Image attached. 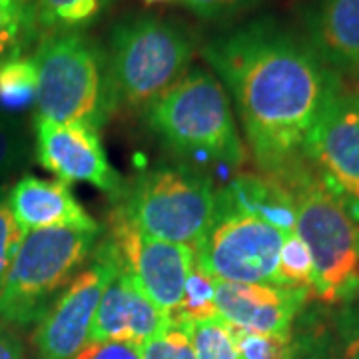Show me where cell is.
Wrapping results in <instances>:
<instances>
[{
  "label": "cell",
  "mask_w": 359,
  "mask_h": 359,
  "mask_svg": "<svg viewBox=\"0 0 359 359\" xmlns=\"http://www.w3.org/2000/svg\"><path fill=\"white\" fill-rule=\"evenodd\" d=\"M202 56L236 104L248 146L266 174L302 158L309 130L341 86L308 42L273 18L233 26L210 40Z\"/></svg>",
  "instance_id": "obj_1"
},
{
  "label": "cell",
  "mask_w": 359,
  "mask_h": 359,
  "mask_svg": "<svg viewBox=\"0 0 359 359\" xmlns=\"http://www.w3.org/2000/svg\"><path fill=\"white\" fill-rule=\"evenodd\" d=\"M144 122L180 158L226 166H240L245 160L230 96L205 68H190L172 88L146 106Z\"/></svg>",
  "instance_id": "obj_2"
},
{
  "label": "cell",
  "mask_w": 359,
  "mask_h": 359,
  "mask_svg": "<svg viewBox=\"0 0 359 359\" xmlns=\"http://www.w3.org/2000/svg\"><path fill=\"white\" fill-rule=\"evenodd\" d=\"M278 176L294 196L295 233L313 262V295L346 306L359 297V224L302 158Z\"/></svg>",
  "instance_id": "obj_3"
},
{
  "label": "cell",
  "mask_w": 359,
  "mask_h": 359,
  "mask_svg": "<svg viewBox=\"0 0 359 359\" xmlns=\"http://www.w3.org/2000/svg\"><path fill=\"white\" fill-rule=\"evenodd\" d=\"M196 52L194 32L180 20L128 14L108 34L106 66L118 108H146L184 76Z\"/></svg>",
  "instance_id": "obj_4"
},
{
  "label": "cell",
  "mask_w": 359,
  "mask_h": 359,
  "mask_svg": "<svg viewBox=\"0 0 359 359\" xmlns=\"http://www.w3.org/2000/svg\"><path fill=\"white\" fill-rule=\"evenodd\" d=\"M36 118L100 132L118 110L106 54L82 32H54L36 48Z\"/></svg>",
  "instance_id": "obj_5"
},
{
  "label": "cell",
  "mask_w": 359,
  "mask_h": 359,
  "mask_svg": "<svg viewBox=\"0 0 359 359\" xmlns=\"http://www.w3.org/2000/svg\"><path fill=\"white\" fill-rule=\"evenodd\" d=\"M102 228H48L25 233L0 292V321L36 325L100 242Z\"/></svg>",
  "instance_id": "obj_6"
},
{
  "label": "cell",
  "mask_w": 359,
  "mask_h": 359,
  "mask_svg": "<svg viewBox=\"0 0 359 359\" xmlns=\"http://www.w3.org/2000/svg\"><path fill=\"white\" fill-rule=\"evenodd\" d=\"M116 210L146 236L196 250L214 222L216 188L194 164H164L128 184Z\"/></svg>",
  "instance_id": "obj_7"
},
{
  "label": "cell",
  "mask_w": 359,
  "mask_h": 359,
  "mask_svg": "<svg viewBox=\"0 0 359 359\" xmlns=\"http://www.w3.org/2000/svg\"><path fill=\"white\" fill-rule=\"evenodd\" d=\"M285 233L242 214H216L196 245V266L210 278L233 283H278Z\"/></svg>",
  "instance_id": "obj_8"
},
{
  "label": "cell",
  "mask_w": 359,
  "mask_h": 359,
  "mask_svg": "<svg viewBox=\"0 0 359 359\" xmlns=\"http://www.w3.org/2000/svg\"><path fill=\"white\" fill-rule=\"evenodd\" d=\"M120 269L114 244L104 238L84 268L36 323L32 346L39 359H72L88 344L90 327L108 283Z\"/></svg>",
  "instance_id": "obj_9"
},
{
  "label": "cell",
  "mask_w": 359,
  "mask_h": 359,
  "mask_svg": "<svg viewBox=\"0 0 359 359\" xmlns=\"http://www.w3.org/2000/svg\"><path fill=\"white\" fill-rule=\"evenodd\" d=\"M302 156L359 224V92L335 90L306 136Z\"/></svg>",
  "instance_id": "obj_10"
},
{
  "label": "cell",
  "mask_w": 359,
  "mask_h": 359,
  "mask_svg": "<svg viewBox=\"0 0 359 359\" xmlns=\"http://www.w3.org/2000/svg\"><path fill=\"white\" fill-rule=\"evenodd\" d=\"M120 266L156 308L168 318L178 316L186 280L196 257L190 245L170 244L146 236L120 210L110 216V236Z\"/></svg>",
  "instance_id": "obj_11"
},
{
  "label": "cell",
  "mask_w": 359,
  "mask_h": 359,
  "mask_svg": "<svg viewBox=\"0 0 359 359\" xmlns=\"http://www.w3.org/2000/svg\"><path fill=\"white\" fill-rule=\"evenodd\" d=\"M36 160L60 182H84L120 202L128 182L110 164L100 134L78 124H56L34 116Z\"/></svg>",
  "instance_id": "obj_12"
},
{
  "label": "cell",
  "mask_w": 359,
  "mask_h": 359,
  "mask_svg": "<svg viewBox=\"0 0 359 359\" xmlns=\"http://www.w3.org/2000/svg\"><path fill=\"white\" fill-rule=\"evenodd\" d=\"M311 290L283 283H233L214 280L218 318L254 334H290Z\"/></svg>",
  "instance_id": "obj_13"
},
{
  "label": "cell",
  "mask_w": 359,
  "mask_h": 359,
  "mask_svg": "<svg viewBox=\"0 0 359 359\" xmlns=\"http://www.w3.org/2000/svg\"><path fill=\"white\" fill-rule=\"evenodd\" d=\"M168 321L170 318L142 294L120 266L98 304L88 341H118L140 347L160 334Z\"/></svg>",
  "instance_id": "obj_14"
},
{
  "label": "cell",
  "mask_w": 359,
  "mask_h": 359,
  "mask_svg": "<svg viewBox=\"0 0 359 359\" xmlns=\"http://www.w3.org/2000/svg\"><path fill=\"white\" fill-rule=\"evenodd\" d=\"M8 208L22 233L48 228H100L60 180L20 178L8 190Z\"/></svg>",
  "instance_id": "obj_15"
},
{
  "label": "cell",
  "mask_w": 359,
  "mask_h": 359,
  "mask_svg": "<svg viewBox=\"0 0 359 359\" xmlns=\"http://www.w3.org/2000/svg\"><path fill=\"white\" fill-rule=\"evenodd\" d=\"M306 42L334 72H359V0H309Z\"/></svg>",
  "instance_id": "obj_16"
},
{
  "label": "cell",
  "mask_w": 359,
  "mask_h": 359,
  "mask_svg": "<svg viewBox=\"0 0 359 359\" xmlns=\"http://www.w3.org/2000/svg\"><path fill=\"white\" fill-rule=\"evenodd\" d=\"M216 214L252 216L285 236L295 233L297 222L294 196L278 174H240L230 180L216 190Z\"/></svg>",
  "instance_id": "obj_17"
},
{
  "label": "cell",
  "mask_w": 359,
  "mask_h": 359,
  "mask_svg": "<svg viewBox=\"0 0 359 359\" xmlns=\"http://www.w3.org/2000/svg\"><path fill=\"white\" fill-rule=\"evenodd\" d=\"M39 68L34 56H8L0 60V112L25 114L36 106Z\"/></svg>",
  "instance_id": "obj_18"
},
{
  "label": "cell",
  "mask_w": 359,
  "mask_h": 359,
  "mask_svg": "<svg viewBox=\"0 0 359 359\" xmlns=\"http://www.w3.org/2000/svg\"><path fill=\"white\" fill-rule=\"evenodd\" d=\"M40 28L54 32H82L102 16L112 0H32Z\"/></svg>",
  "instance_id": "obj_19"
},
{
  "label": "cell",
  "mask_w": 359,
  "mask_h": 359,
  "mask_svg": "<svg viewBox=\"0 0 359 359\" xmlns=\"http://www.w3.org/2000/svg\"><path fill=\"white\" fill-rule=\"evenodd\" d=\"M39 28L32 0H0V60L22 54Z\"/></svg>",
  "instance_id": "obj_20"
},
{
  "label": "cell",
  "mask_w": 359,
  "mask_h": 359,
  "mask_svg": "<svg viewBox=\"0 0 359 359\" xmlns=\"http://www.w3.org/2000/svg\"><path fill=\"white\" fill-rule=\"evenodd\" d=\"M294 359H339L334 321L320 311H306L294 332Z\"/></svg>",
  "instance_id": "obj_21"
},
{
  "label": "cell",
  "mask_w": 359,
  "mask_h": 359,
  "mask_svg": "<svg viewBox=\"0 0 359 359\" xmlns=\"http://www.w3.org/2000/svg\"><path fill=\"white\" fill-rule=\"evenodd\" d=\"M192 346L196 359H238L233 332L218 316L192 321Z\"/></svg>",
  "instance_id": "obj_22"
},
{
  "label": "cell",
  "mask_w": 359,
  "mask_h": 359,
  "mask_svg": "<svg viewBox=\"0 0 359 359\" xmlns=\"http://www.w3.org/2000/svg\"><path fill=\"white\" fill-rule=\"evenodd\" d=\"M142 359H196L192 346V321L170 318L166 327L140 346Z\"/></svg>",
  "instance_id": "obj_23"
},
{
  "label": "cell",
  "mask_w": 359,
  "mask_h": 359,
  "mask_svg": "<svg viewBox=\"0 0 359 359\" xmlns=\"http://www.w3.org/2000/svg\"><path fill=\"white\" fill-rule=\"evenodd\" d=\"M278 283L308 287L313 294V262L308 245L302 242L297 233L285 238L278 264Z\"/></svg>",
  "instance_id": "obj_24"
},
{
  "label": "cell",
  "mask_w": 359,
  "mask_h": 359,
  "mask_svg": "<svg viewBox=\"0 0 359 359\" xmlns=\"http://www.w3.org/2000/svg\"><path fill=\"white\" fill-rule=\"evenodd\" d=\"M231 332L236 337L238 359H294V332L254 334L236 327H231Z\"/></svg>",
  "instance_id": "obj_25"
},
{
  "label": "cell",
  "mask_w": 359,
  "mask_h": 359,
  "mask_svg": "<svg viewBox=\"0 0 359 359\" xmlns=\"http://www.w3.org/2000/svg\"><path fill=\"white\" fill-rule=\"evenodd\" d=\"M216 316L218 311H216V302H214V278H210L205 271L194 264L192 271L186 280L184 299H182L178 316L174 318L196 321L216 318Z\"/></svg>",
  "instance_id": "obj_26"
},
{
  "label": "cell",
  "mask_w": 359,
  "mask_h": 359,
  "mask_svg": "<svg viewBox=\"0 0 359 359\" xmlns=\"http://www.w3.org/2000/svg\"><path fill=\"white\" fill-rule=\"evenodd\" d=\"M28 156V140L20 124L0 118V180L22 166Z\"/></svg>",
  "instance_id": "obj_27"
},
{
  "label": "cell",
  "mask_w": 359,
  "mask_h": 359,
  "mask_svg": "<svg viewBox=\"0 0 359 359\" xmlns=\"http://www.w3.org/2000/svg\"><path fill=\"white\" fill-rule=\"evenodd\" d=\"M22 238L25 233L16 226L8 208V192L0 190V292L8 278V271L13 268Z\"/></svg>",
  "instance_id": "obj_28"
},
{
  "label": "cell",
  "mask_w": 359,
  "mask_h": 359,
  "mask_svg": "<svg viewBox=\"0 0 359 359\" xmlns=\"http://www.w3.org/2000/svg\"><path fill=\"white\" fill-rule=\"evenodd\" d=\"M334 327L339 344V359H359V306L355 302L339 308Z\"/></svg>",
  "instance_id": "obj_29"
},
{
  "label": "cell",
  "mask_w": 359,
  "mask_h": 359,
  "mask_svg": "<svg viewBox=\"0 0 359 359\" xmlns=\"http://www.w3.org/2000/svg\"><path fill=\"white\" fill-rule=\"evenodd\" d=\"M184 2L196 16L210 22H222L252 11L262 0H184Z\"/></svg>",
  "instance_id": "obj_30"
},
{
  "label": "cell",
  "mask_w": 359,
  "mask_h": 359,
  "mask_svg": "<svg viewBox=\"0 0 359 359\" xmlns=\"http://www.w3.org/2000/svg\"><path fill=\"white\" fill-rule=\"evenodd\" d=\"M72 359H142L140 347L118 341H88Z\"/></svg>",
  "instance_id": "obj_31"
},
{
  "label": "cell",
  "mask_w": 359,
  "mask_h": 359,
  "mask_svg": "<svg viewBox=\"0 0 359 359\" xmlns=\"http://www.w3.org/2000/svg\"><path fill=\"white\" fill-rule=\"evenodd\" d=\"M0 359H25V347L13 330L0 321Z\"/></svg>",
  "instance_id": "obj_32"
},
{
  "label": "cell",
  "mask_w": 359,
  "mask_h": 359,
  "mask_svg": "<svg viewBox=\"0 0 359 359\" xmlns=\"http://www.w3.org/2000/svg\"><path fill=\"white\" fill-rule=\"evenodd\" d=\"M146 2H168V0H146Z\"/></svg>",
  "instance_id": "obj_33"
}]
</instances>
